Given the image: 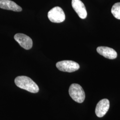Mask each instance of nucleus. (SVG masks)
<instances>
[{"label":"nucleus","mask_w":120,"mask_h":120,"mask_svg":"<svg viewBox=\"0 0 120 120\" xmlns=\"http://www.w3.org/2000/svg\"><path fill=\"white\" fill-rule=\"evenodd\" d=\"M56 67L59 70L63 72L72 73L78 70L80 65L77 63L72 61L65 60L56 63Z\"/></svg>","instance_id":"obj_4"},{"label":"nucleus","mask_w":120,"mask_h":120,"mask_svg":"<svg viewBox=\"0 0 120 120\" xmlns=\"http://www.w3.org/2000/svg\"><path fill=\"white\" fill-rule=\"evenodd\" d=\"M15 41L25 49H30L33 46V41L30 37L23 34H17L14 37Z\"/></svg>","instance_id":"obj_5"},{"label":"nucleus","mask_w":120,"mask_h":120,"mask_svg":"<svg viewBox=\"0 0 120 120\" xmlns=\"http://www.w3.org/2000/svg\"><path fill=\"white\" fill-rule=\"evenodd\" d=\"M72 6L81 19H84L86 18L87 16V10L84 3L81 0H72Z\"/></svg>","instance_id":"obj_7"},{"label":"nucleus","mask_w":120,"mask_h":120,"mask_svg":"<svg viewBox=\"0 0 120 120\" xmlns=\"http://www.w3.org/2000/svg\"><path fill=\"white\" fill-rule=\"evenodd\" d=\"M111 13L116 18L120 20V2L116 3L113 5L112 8Z\"/></svg>","instance_id":"obj_10"},{"label":"nucleus","mask_w":120,"mask_h":120,"mask_svg":"<svg viewBox=\"0 0 120 120\" xmlns=\"http://www.w3.org/2000/svg\"><path fill=\"white\" fill-rule=\"evenodd\" d=\"M48 17L52 22L56 23L62 22L65 19L64 11L58 6L55 7L49 10L48 13Z\"/></svg>","instance_id":"obj_3"},{"label":"nucleus","mask_w":120,"mask_h":120,"mask_svg":"<svg viewBox=\"0 0 120 120\" xmlns=\"http://www.w3.org/2000/svg\"><path fill=\"white\" fill-rule=\"evenodd\" d=\"M69 94L71 98L77 103H82L84 101L86 95L82 86L77 84H73L69 87Z\"/></svg>","instance_id":"obj_2"},{"label":"nucleus","mask_w":120,"mask_h":120,"mask_svg":"<svg viewBox=\"0 0 120 120\" xmlns=\"http://www.w3.org/2000/svg\"><path fill=\"white\" fill-rule=\"evenodd\" d=\"M15 83L19 88L27 90L32 93H37L39 88L38 85L30 77L21 76L15 79Z\"/></svg>","instance_id":"obj_1"},{"label":"nucleus","mask_w":120,"mask_h":120,"mask_svg":"<svg viewBox=\"0 0 120 120\" xmlns=\"http://www.w3.org/2000/svg\"><path fill=\"white\" fill-rule=\"evenodd\" d=\"M0 8L15 12H21L22 10L20 6L10 0H0Z\"/></svg>","instance_id":"obj_9"},{"label":"nucleus","mask_w":120,"mask_h":120,"mask_svg":"<svg viewBox=\"0 0 120 120\" xmlns=\"http://www.w3.org/2000/svg\"><path fill=\"white\" fill-rule=\"evenodd\" d=\"M97 51L100 55L109 59H114L117 56L116 52L111 48L100 46L97 48Z\"/></svg>","instance_id":"obj_8"},{"label":"nucleus","mask_w":120,"mask_h":120,"mask_svg":"<svg viewBox=\"0 0 120 120\" xmlns=\"http://www.w3.org/2000/svg\"><path fill=\"white\" fill-rule=\"evenodd\" d=\"M110 106L109 101L107 99H104L99 101L97 105L95 113L98 117H102L107 113Z\"/></svg>","instance_id":"obj_6"}]
</instances>
